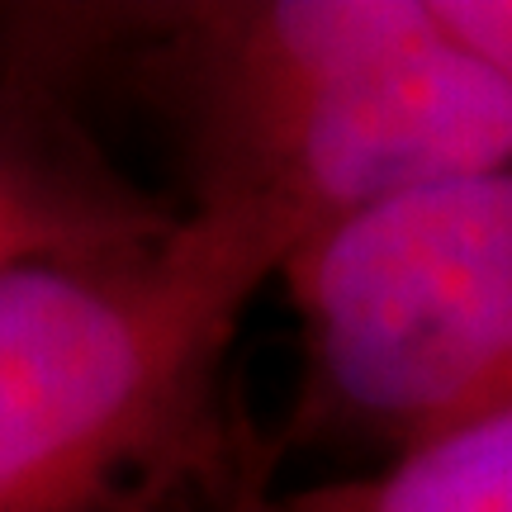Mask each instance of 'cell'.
<instances>
[{
    "label": "cell",
    "instance_id": "5b68a950",
    "mask_svg": "<svg viewBox=\"0 0 512 512\" xmlns=\"http://www.w3.org/2000/svg\"><path fill=\"white\" fill-rule=\"evenodd\" d=\"M209 512H512V413L290 494L233 489Z\"/></svg>",
    "mask_w": 512,
    "mask_h": 512
},
{
    "label": "cell",
    "instance_id": "3957f363",
    "mask_svg": "<svg viewBox=\"0 0 512 512\" xmlns=\"http://www.w3.org/2000/svg\"><path fill=\"white\" fill-rule=\"evenodd\" d=\"M275 280L299 323L290 446L380 465L512 413V166L361 209Z\"/></svg>",
    "mask_w": 512,
    "mask_h": 512
},
{
    "label": "cell",
    "instance_id": "8992f818",
    "mask_svg": "<svg viewBox=\"0 0 512 512\" xmlns=\"http://www.w3.org/2000/svg\"><path fill=\"white\" fill-rule=\"evenodd\" d=\"M437 15L512 86V0H437Z\"/></svg>",
    "mask_w": 512,
    "mask_h": 512
},
{
    "label": "cell",
    "instance_id": "7a4b0ae2",
    "mask_svg": "<svg viewBox=\"0 0 512 512\" xmlns=\"http://www.w3.org/2000/svg\"><path fill=\"white\" fill-rule=\"evenodd\" d=\"M299 233L190 214L0 275V512H181L228 465V356Z\"/></svg>",
    "mask_w": 512,
    "mask_h": 512
},
{
    "label": "cell",
    "instance_id": "277c9868",
    "mask_svg": "<svg viewBox=\"0 0 512 512\" xmlns=\"http://www.w3.org/2000/svg\"><path fill=\"white\" fill-rule=\"evenodd\" d=\"M110 38L114 5H0V275L143 247L181 223L91 124Z\"/></svg>",
    "mask_w": 512,
    "mask_h": 512
},
{
    "label": "cell",
    "instance_id": "6da1fadb",
    "mask_svg": "<svg viewBox=\"0 0 512 512\" xmlns=\"http://www.w3.org/2000/svg\"><path fill=\"white\" fill-rule=\"evenodd\" d=\"M105 91L166 128L190 214H252L299 242L512 166V86L437 0L114 5Z\"/></svg>",
    "mask_w": 512,
    "mask_h": 512
}]
</instances>
